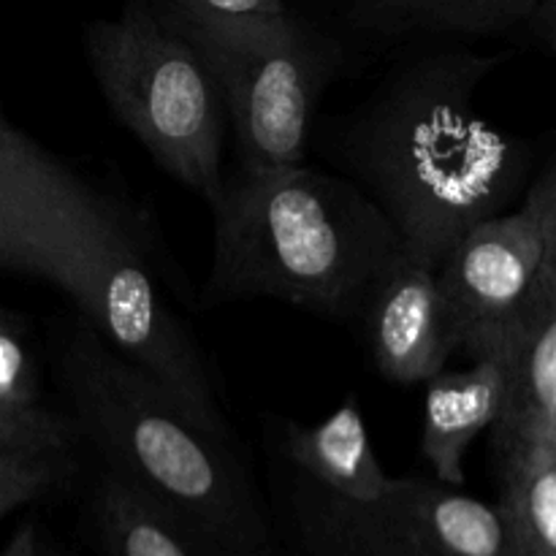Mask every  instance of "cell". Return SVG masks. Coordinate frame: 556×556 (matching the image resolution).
I'll return each instance as SVG.
<instances>
[{
    "instance_id": "obj_9",
    "label": "cell",
    "mask_w": 556,
    "mask_h": 556,
    "mask_svg": "<svg viewBox=\"0 0 556 556\" xmlns=\"http://www.w3.org/2000/svg\"><path fill=\"white\" fill-rule=\"evenodd\" d=\"M362 326L375 369L396 386H427L459 351L438 271L410 258L375 291Z\"/></svg>"
},
{
    "instance_id": "obj_11",
    "label": "cell",
    "mask_w": 556,
    "mask_h": 556,
    "mask_svg": "<svg viewBox=\"0 0 556 556\" xmlns=\"http://www.w3.org/2000/svg\"><path fill=\"white\" fill-rule=\"evenodd\" d=\"M508 364L503 348L476 356L465 372L434 375L424 391L421 454L445 486L465 483V456L483 432L503 418Z\"/></svg>"
},
{
    "instance_id": "obj_10",
    "label": "cell",
    "mask_w": 556,
    "mask_h": 556,
    "mask_svg": "<svg viewBox=\"0 0 556 556\" xmlns=\"http://www.w3.org/2000/svg\"><path fill=\"white\" fill-rule=\"evenodd\" d=\"M508 364V400L494 432L497 456L556 451V286L546 277L497 342ZM494 351V348H492Z\"/></svg>"
},
{
    "instance_id": "obj_13",
    "label": "cell",
    "mask_w": 556,
    "mask_h": 556,
    "mask_svg": "<svg viewBox=\"0 0 556 556\" xmlns=\"http://www.w3.org/2000/svg\"><path fill=\"white\" fill-rule=\"evenodd\" d=\"M538 16V0H356L351 22L383 41L494 36Z\"/></svg>"
},
{
    "instance_id": "obj_5",
    "label": "cell",
    "mask_w": 556,
    "mask_h": 556,
    "mask_svg": "<svg viewBox=\"0 0 556 556\" xmlns=\"http://www.w3.org/2000/svg\"><path fill=\"white\" fill-rule=\"evenodd\" d=\"M215 74L239 141V166L304 163L313 112L337 68L326 38L291 14H233L204 0H150Z\"/></svg>"
},
{
    "instance_id": "obj_2",
    "label": "cell",
    "mask_w": 556,
    "mask_h": 556,
    "mask_svg": "<svg viewBox=\"0 0 556 556\" xmlns=\"http://www.w3.org/2000/svg\"><path fill=\"white\" fill-rule=\"evenodd\" d=\"M212 206V266L201 304L277 299L362 324L375 291L407 261L386 212L348 177L307 163L242 168Z\"/></svg>"
},
{
    "instance_id": "obj_14",
    "label": "cell",
    "mask_w": 556,
    "mask_h": 556,
    "mask_svg": "<svg viewBox=\"0 0 556 556\" xmlns=\"http://www.w3.org/2000/svg\"><path fill=\"white\" fill-rule=\"evenodd\" d=\"M92 525L106 556H217L109 470L92 492Z\"/></svg>"
},
{
    "instance_id": "obj_3",
    "label": "cell",
    "mask_w": 556,
    "mask_h": 556,
    "mask_svg": "<svg viewBox=\"0 0 556 556\" xmlns=\"http://www.w3.org/2000/svg\"><path fill=\"white\" fill-rule=\"evenodd\" d=\"M71 424L109 472L217 556H275L269 519L237 438L210 432L79 313L60 348Z\"/></svg>"
},
{
    "instance_id": "obj_4",
    "label": "cell",
    "mask_w": 556,
    "mask_h": 556,
    "mask_svg": "<svg viewBox=\"0 0 556 556\" xmlns=\"http://www.w3.org/2000/svg\"><path fill=\"white\" fill-rule=\"evenodd\" d=\"M85 47L109 112L168 177L210 204L226 182L231 112L204 58L150 0H128L114 20L92 22Z\"/></svg>"
},
{
    "instance_id": "obj_20",
    "label": "cell",
    "mask_w": 556,
    "mask_h": 556,
    "mask_svg": "<svg viewBox=\"0 0 556 556\" xmlns=\"http://www.w3.org/2000/svg\"><path fill=\"white\" fill-rule=\"evenodd\" d=\"M206 5L233 14H286V0H204Z\"/></svg>"
},
{
    "instance_id": "obj_19",
    "label": "cell",
    "mask_w": 556,
    "mask_h": 556,
    "mask_svg": "<svg viewBox=\"0 0 556 556\" xmlns=\"http://www.w3.org/2000/svg\"><path fill=\"white\" fill-rule=\"evenodd\" d=\"M525 206L535 212L538 223L543 228V239H546V269H543V277L556 286V168H552L532 188Z\"/></svg>"
},
{
    "instance_id": "obj_12",
    "label": "cell",
    "mask_w": 556,
    "mask_h": 556,
    "mask_svg": "<svg viewBox=\"0 0 556 556\" xmlns=\"http://www.w3.org/2000/svg\"><path fill=\"white\" fill-rule=\"evenodd\" d=\"M277 445L293 476L348 500L380 497L394 483L383 470L356 396H348L326 421H277Z\"/></svg>"
},
{
    "instance_id": "obj_1",
    "label": "cell",
    "mask_w": 556,
    "mask_h": 556,
    "mask_svg": "<svg viewBox=\"0 0 556 556\" xmlns=\"http://www.w3.org/2000/svg\"><path fill=\"white\" fill-rule=\"evenodd\" d=\"M503 60L470 49L418 54L329 130V161L427 269L438 271L476 223L500 215L525 177L519 141L478 114V90Z\"/></svg>"
},
{
    "instance_id": "obj_16",
    "label": "cell",
    "mask_w": 556,
    "mask_h": 556,
    "mask_svg": "<svg viewBox=\"0 0 556 556\" xmlns=\"http://www.w3.org/2000/svg\"><path fill=\"white\" fill-rule=\"evenodd\" d=\"M0 427L33 451H71V418L41 405L36 362L20 324L0 309Z\"/></svg>"
},
{
    "instance_id": "obj_18",
    "label": "cell",
    "mask_w": 556,
    "mask_h": 556,
    "mask_svg": "<svg viewBox=\"0 0 556 556\" xmlns=\"http://www.w3.org/2000/svg\"><path fill=\"white\" fill-rule=\"evenodd\" d=\"M0 269L22 271V275L52 282V269H49L41 250L22 231L20 223L5 212L3 204H0Z\"/></svg>"
},
{
    "instance_id": "obj_22",
    "label": "cell",
    "mask_w": 556,
    "mask_h": 556,
    "mask_svg": "<svg viewBox=\"0 0 556 556\" xmlns=\"http://www.w3.org/2000/svg\"><path fill=\"white\" fill-rule=\"evenodd\" d=\"M535 20H541V25L546 27V33L552 30V27L556 25V0H538Z\"/></svg>"
},
{
    "instance_id": "obj_15",
    "label": "cell",
    "mask_w": 556,
    "mask_h": 556,
    "mask_svg": "<svg viewBox=\"0 0 556 556\" xmlns=\"http://www.w3.org/2000/svg\"><path fill=\"white\" fill-rule=\"evenodd\" d=\"M500 519L508 556L556 554V451L535 448L500 459Z\"/></svg>"
},
{
    "instance_id": "obj_7",
    "label": "cell",
    "mask_w": 556,
    "mask_h": 556,
    "mask_svg": "<svg viewBox=\"0 0 556 556\" xmlns=\"http://www.w3.org/2000/svg\"><path fill=\"white\" fill-rule=\"evenodd\" d=\"M293 478V519L307 556H508L500 510L438 478H394L372 500Z\"/></svg>"
},
{
    "instance_id": "obj_6",
    "label": "cell",
    "mask_w": 556,
    "mask_h": 556,
    "mask_svg": "<svg viewBox=\"0 0 556 556\" xmlns=\"http://www.w3.org/2000/svg\"><path fill=\"white\" fill-rule=\"evenodd\" d=\"M0 204L41 250L52 286L96 326L114 299L157 277L150 217L65 166L3 114Z\"/></svg>"
},
{
    "instance_id": "obj_8",
    "label": "cell",
    "mask_w": 556,
    "mask_h": 556,
    "mask_svg": "<svg viewBox=\"0 0 556 556\" xmlns=\"http://www.w3.org/2000/svg\"><path fill=\"white\" fill-rule=\"evenodd\" d=\"M546 269V239L530 206L476 223L438 266L456 348L472 358L497 348L532 302Z\"/></svg>"
},
{
    "instance_id": "obj_17",
    "label": "cell",
    "mask_w": 556,
    "mask_h": 556,
    "mask_svg": "<svg viewBox=\"0 0 556 556\" xmlns=\"http://www.w3.org/2000/svg\"><path fill=\"white\" fill-rule=\"evenodd\" d=\"M71 472V451H16L0 456V519L52 492Z\"/></svg>"
},
{
    "instance_id": "obj_23",
    "label": "cell",
    "mask_w": 556,
    "mask_h": 556,
    "mask_svg": "<svg viewBox=\"0 0 556 556\" xmlns=\"http://www.w3.org/2000/svg\"><path fill=\"white\" fill-rule=\"evenodd\" d=\"M16 451H33V448H25V445H22L20 440L11 438V434L5 432L3 427H0V456H5V454H16Z\"/></svg>"
},
{
    "instance_id": "obj_24",
    "label": "cell",
    "mask_w": 556,
    "mask_h": 556,
    "mask_svg": "<svg viewBox=\"0 0 556 556\" xmlns=\"http://www.w3.org/2000/svg\"><path fill=\"white\" fill-rule=\"evenodd\" d=\"M548 38H552V43L556 47V25L552 27V30H548Z\"/></svg>"
},
{
    "instance_id": "obj_21",
    "label": "cell",
    "mask_w": 556,
    "mask_h": 556,
    "mask_svg": "<svg viewBox=\"0 0 556 556\" xmlns=\"http://www.w3.org/2000/svg\"><path fill=\"white\" fill-rule=\"evenodd\" d=\"M3 556H47L41 546V535H38V527L33 521H22L20 530L14 532V538L5 546Z\"/></svg>"
}]
</instances>
